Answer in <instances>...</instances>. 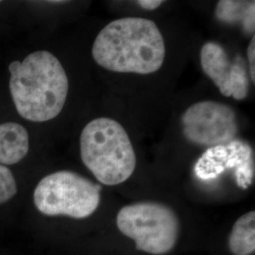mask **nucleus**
Masks as SVG:
<instances>
[{"label": "nucleus", "instance_id": "f257e3e1", "mask_svg": "<svg viewBox=\"0 0 255 255\" xmlns=\"http://www.w3.org/2000/svg\"><path fill=\"white\" fill-rule=\"evenodd\" d=\"M92 56L109 71L148 75L164 64L165 44L153 21L125 17L101 29L93 44Z\"/></svg>", "mask_w": 255, "mask_h": 255}, {"label": "nucleus", "instance_id": "f03ea898", "mask_svg": "<svg viewBox=\"0 0 255 255\" xmlns=\"http://www.w3.org/2000/svg\"><path fill=\"white\" fill-rule=\"evenodd\" d=\"M9 91L19 115L32 122L55 119L64 108L68 78L54 55L39 50L9 65Z\"/></svg>", "mask_w": 255, "mask_h": 255}, {"label": "nucleus", "instance_id": "7ed1b4c3", "mask_svg": "<svg viewBox=\"0 0 255 255\" xmlns=\"http://www.w3.org/2000/svg\"><path fill=\"white\" fill-rule=\"evenodd\" d=\"M81 156L85 166L105 185L127 181L136 167V155L127 131L118 121L99 118L82 129Z\"/></svg>", "mask_w": 255, "mask_h": 255}, {"label": "nucleus", "instance_id": "20e7f679", "mask_svg": "<svg viewBox=\"0 0 255 255\" xmlns=\"http://www.w3.org/2000/svg\"><path fill=\"white\" fill-rule=\"evenodd\" d=\"M119 231L150 255L169 253L178 239L180 223L173 210L162 203L143 201L127 205L117 217Z\"/></svg>", "mask_w": 255, "mask_h": 255}, {"label": "nucleus", "instance_id": "39448f33", "mask_svg": "<svg viewBox=\"0 0 255 255\" xmlns=\"http://www.w3.org/2000/svg\"><path fill=\"white\" fill-rule=\"evenodd\" d=\"M33 199L38 211L46 216L86 219L100 205L101 187L72 171H57L37 184Z\"/></svg>", "mask_w": 255, "mask_h": 255}, {"label": "nucleus", "instance_id": "423d86ee", "mask_svg": "<svg viewBox=\"0 0 255 255\" xmlns=\"http://www.w3.org/2000/svg\"><path fill=\"white\" fill-rule=\"evenodd\" d=\"M184 137L195 145L216 146L235 140L238 125L232 107L217 101L197 102L182 118Z\"/></svg>", "mask_w": 255, "mask_h": 255}, {"label": "nucleus", "instance_id": "0eeeda50", "mask_svg": "<svg viewBox=\"0 0 255 255\" xmlns=\"http://www.w3.org/2000/svg\"><path fill=\"white\" fill-rule=\"evenodd\" d=\"M201 64L203 72L223 96L237 101H243L248 97L251 79L246 63L241 57L231 59L219 43L208 42L201 47Z\"/></svg>", "mask_w": 255, "mask_h": 255}, {"label": "nucleus", "instance_id": "6e6552de", "mask_svg": "<svg viewBox=\"0 0 255 255\" xmlns=\"http://www.w3.org/2000/svg\"><path fill=\"white\" fill-rule=\"evenodd\" d=\"M233 169L237 185L247 189L255 178L252 147L239 140L213 146L201 156L195 165V172L201 180H212L226 170Z\"/></svg>", "mask_w": 255, "mask_h": 255}, {"label": "nucleus", "instance_id": "1a4fd4ad", "mask_svg": "<svg viewBox=\"0 0 255 255\" xmlns=\"http://www.w3.org/2000/svg\"><path fill=\"white\" fill-rule=\"evenodd\" d=\"M27 129L18 123L0 124V164H17L28 151Z\"/></svg>", "mask_w": 255, "mask_h": 255}, {"label": "nucleus", "instance_id": "9d476101", "mask_svg": "<svg viewBox=\"0 0 255 255\" xmlns=\"http://www.w3.org/2000/svg\"><path fill=\"white\" fill-rule=\"evenodd\" d=\"M216 17L227 24H240L247 33H255V1L221 0L218 2Z\"/></svg>", "mask_w": 255, "mask_h": 255}, {"label": "nucleus", "instance_id": "9b49d317", "mask_svg": "<svg viewBox=\"0 0 255 255\" xmlns=\"http://www.w3.org/2000/svg\"><path fill=\"white\" fill-rule=\"evenodd\" d=\"M229 249L235 255H251L255 253V211L237 219L229 237Z\"/></svg>", "mask_w": 255, "mask_h": 255}, {"label": "nucleus", "instance_id": "f8f14e48", "mask_svg": "<svg viewBox=\"0 0 255 255\" xmlns=\"http://www.w3.org/2000/svg\"><path fill=\"white\" fill-rule=\"evenodd\" d=\"M17 192L16 182L11 171L0 164V204L9 201Z\"/></svg>", "mask_w": 255, "mask_h": 255}, {"label": "nucleus", "instance_id": "ddd939ff", "mask_svg": "<svg viewBox=\"0 0 255 255\" xmlns=\"http://www.w3.org/2000/svg\"><path fill=\"white\" fill-rule=\"evenodd\" d=\"M247 55H248V61H249V75L250 79L252 80L253 83L255 84V36L252 37V40L248 46L247 50Z\"/></svg>", "mask_w": 255, "mask_h": 255}, {"label": "nucleus", "instance_id": "4468645a", "mask_svg": "<svg viewBox=\"0 0 255 255\" xmlns=\"http://www.w3.org/2000/svg\"><path fill=\"white\" fill-rule=\"evenodd\" d=\"M137 3L143 9L153 10V9L159 8L164 3V1H161V0H139Z\"/></svg>", "mask_w": 255, "mask_h": 255}]
</instances>
